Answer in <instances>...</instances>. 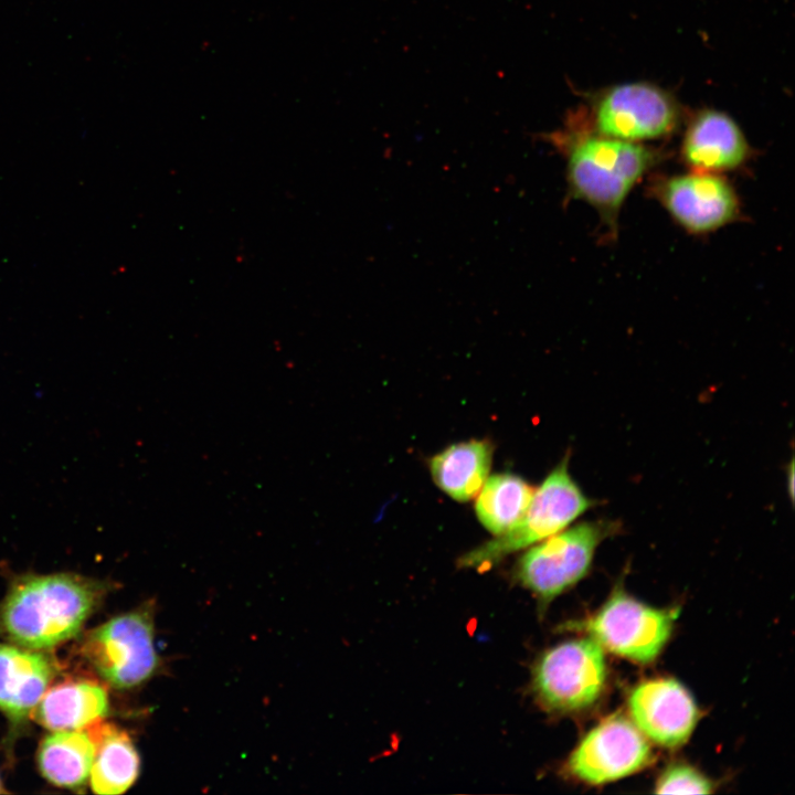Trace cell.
<instances>
[{
  "label": "cell",
  "mask_w": 795,
  "mask_h": 795,
  "mask_svg": "<svg viewBox=\"0 0 795 795\" xmlns=\"http://www.w3.org/2000/svg\"><path fill=\"white\" fill-rule=\"evenodd\" d=\"M107 591L108 583L76 573L20 575L0 604V636L28 649L53 648L78 634Z\"/></svg>",
  "instance_id": "cell-1"
},
{
  "label": "cell",
  "mask_w": 795,
  "mask_h": 795,
  "mask_svg": "<svg viewBox=\"0 0 795 795\" xmlns=\"http://www.w3.org/2000/svg\"><path fill=\"white\" fill-rule=\"evenodd\" d=\"M553 141L566 159L569 194L592 205L616 231L618 213L634 186L656 162L638 142L605 136L558 134Z\"/></svg>",
  "instance_id": "cell-2"
},
{
  "label": "cell",
  "mask_w": 795,
  "mask_h": 795,
  "mask_svg": "<svg viewBox=\"0 0 795 795\" xmlns=\"http://www.w3.org/2000/svg\"><path fill=\"white\" fill-rule=\"evenodd\" d=\"M594 505L572 478L566 455L534 489L522 518L506 532L460 556L458 564L488 569L505 556L564 530Z\"/></svg>",
  "instance_id": "cell-3"
},
{
  "label": "cell",
  "mask_w": 795,
  "mask_h": 795,
  "mask_svg": "<svg viewBox=\"0 0 795 795\" xmlns=\"http://www.w3.org/2000/svg\"><path fill=\"white\" fill-rule=\"evenodd\" d=\"M155 604L150 601L87 632L80 651L97 675L116 689L137 688L158 674Z\"/></svg>",
  "instance_id": "cell-4"
},
{
  "label": "cell",
  "mask_w": 795,
  "mask_h": 795,
  "mask_svg": "<svg viewBox=\"0 0 795 795\" xmlns=\"http://www.w3.org/2000/svg\"><path fill=\"white\" fill-rule=\"evenodd\" d=\"M618 530L610 520L580 522L533 544L516 564L518 582L541 608L582 580L600 543Z\"/></svg>",
  "instance_id": "cell-5"
},
{
  "label": "cell",
  "mask_w": 795,
  "mask_h": 795,
  "mask_svg": "<svg viewBox=\"0 0 795 795\" xmlns=\"http://www.w3.org/2000/svg\"><path fill=\"white\" fill-rule=\"evenodd\" d=\"M606 676L604 649L587 637L545 650L533 666L532 687L545 709L575 712L598 700Z\"/></svg>",
  "instance_id": "cell-6"
},
{
  "label": "cell",
  "mask_w": 795,
  "mask_h": 795,
  "mask_svg": "<svg viewBox=\"0 0 795 795\" xmlns=\"http://www.w3.org/2000/svg\"><path fill=\"white\" fill-rule=\"evenodd\" d=\"M675 618L674 611L650 607L617 589L576 628L603 649L638 664H649L668 642Z\"/></svg>",
  "instance_id": "cell-7"
},
{
  "label": "cell",
  "mask_w": 795,
  "mask_h": 795,
  "mask_svg": "<svg viewBox=\"0 0 795 795\" xmlns=\"http://www.w3.org/2000/svg\"><path fill=\"white\" fill-rule=\"evenodd\" d=\"M654 761L645 735L623 714H613L594 727L574 749L568 770L577 780L605 784L632 775Z\"/></svg>",
  "instance_id": "cell-8"
},
{
  "label": "cell",
  "mask_w": 795,
  "mask_h": 795,
  "mask_svg": "<svg viewBox=\"0 0 795 795\" xmlns=\"http://www.w3.org/2000/svg\"><path fill=\"white\" fill-rule=\"evenodd\" d=\"M655 193L671 218L695 234L713 232L736 220L741 212L735 190L719 173L671 176L656 184Z\"/></svg>",
  "instance_id": "cell-9"
},
{
  "label": "cell",
  "mask_w": 795,
  "mask_h": 795,
  "mask_svg": "<svg viewBox=\"0 0 795 795\" xmlns=\"http://www.w3.org/2000/svg\"><path fill=\"white\" fill-rule=\"evenodd\" d=\"M600 135L638 142L670 132L677 123L671 99L644 83L619 85L610 91L596 109Z\"/></svg>",
  "instance_id": "cell-10"
},
{
  "label": "cell",
  "mask_w": 795,
  "mask_h": 795,
  "mask_svg": "<svg viewBox=\"0 0 795 795\" xmlns=\"http://www.w3.org/2000/svg\"><path fill=\"white\" fill-rule=\"evenodd\" d=\"M634 724L656 744L678 748L692 733L699 711L692 696L674 679H651L637 685L628 697Z\"/></svg>",
  "instance_id": "cell-11"
},
{
  "label": "cell",
  "mask_w": 795,
  "mask_h": 795,
  "mask_svg": "<svg viewBox=\"0 0 795 795\" xmlns=\"http://www.w3.org/2000/svg\"><path fill=\"white\" fill-rule=\"evenodd\" d=\"M54 674L53 661L42 653L0 644V711L13 727L32 714Z\"/></svg>",
  "instance_id": "cell-12"
},
{
  "label": "cell",
  "mask_w": 795,
  "mask_h": 795,
  "mask_svg": "<svg viewBox=\"0 0 795 795\" xmlns=\"http://www.w3.org/2000/svg\"><path fill=\"white\" fill-rule=\"evenodd\" d=\"M750 147L735 121L728 115L707 110L688 127L681 156L692 171L721 173L740 167Z\"/></svg>",
  "instance_id": "cell-13"
},
{
  "label": "cell",
  "mask_w": 795,
  "mask_h": 795,
  "mask_svg": "<svg viewBox=\"0 0 795 795\" xmlns=\"http://www.w3.org/2000/svg\"><path fill=\"white\" fill-rule=\"evenodd\" d=\"M105 688L93 680H66L43 695L34 708L35 720L53 731L85 729L108 712Z\"/></svg>",
  "instance_id": "cell-14"
},
{
  "label": "cell",
  "mask_w": 795,
  "mask_h": 795,
  "mask_svg": "<svg viewBox=\"0 0 795 795\" xmlns=\"http://www.w3.org/2000/svg\"><path fill=\"white\" fill-rule=\"evenodd\" d=\"M85 730L95 748L91 787L100 795L126 792L137 780L140 757L129 734L112 723L96 722Z\"/></svg>",
  "instance_id": "cell-15"
},
{
  "label": "cell",
  "mask_w": 795,
  "mask_h": 795,
  "mask_svg": "<svg viewBox=\"0 0 795 795\" xmlns=\"http://www.w3.org/2000/svg\"><path fill=\"white\" fill-rule=\"evenodd\" d=\"M494 445L470 439L449 445L428 460L436 486L456 501L465 502L478 494L488 478Z\"/></svg>",
  "instance_id": "cell-16"
},
{
  "label": "cell",
  "mask_w": 795,
  "mask_h": 795,
  "mask_svg": "<svg viewBox=\"0 0 795 795\" xmlns=\"http://www.w3.org/2000/svg\"><path fill=\"white\" fill-rule=\"evenodd\" d=\"M94 754V743L86 730H59L42 740L38 765L51 783L78 791L89 777Z\"/></svg>",
  "instance_id": "cell-17"
},
{
  "label": "cell",
  "mask_w": 795,
  "mask_h": 795,
  "mask_svg": "<svg viewBox=\"0 0 795 795\" xmlns=\"http://www.w3.org/2000/svg\"><path fill=\"white\" fill-rule=\"evenodd\" d=\"M533 494L534 488L515 474L492 475L477 494L476 516L490 533L499 536L522 518Z\"/></svg>",
  "instance_id": "cell-18"
},
{
  "label": "cell",
  "mask_w": 795,
  "mask_h": 795,
  "mask_svg": "<svg viewBox=\"0 0 795 795\" xmlns=\"http://www.w3.org/2000/svg\"><path fill=\"white\" fill-rule=\"evenodd\" d=\"M655 792L658 794H707L712 792V785L697 770L685 764H675L662 772Z\"/></svg>",
  "instance_id": "cell-19"
},
{
  "label": "cell",
  "mask_w": 795,
  "mask_h": 795,
  "mask_svg": "<svg viewBox=\"0 0 795 795\" xmlns=\"http://www.w3.org/2000/svg\"><path fill=\"white\" fill-rule=\"evenodd\" d=\"M3 792H4V791L2 789V786H1V783H0V793H3Z\"/></svg>",
  "instance_id": "cell-20"
}]
</instances>
